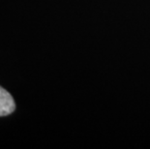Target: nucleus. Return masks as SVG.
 <instances>
[{
    "label": "nucleus",
    "instance_id": "1",
    "mask_svg": "<svg viewBox=\"0 0 150 149\" xmlns=\"http://www.w3.org/2000/svg\"><path fill=\"white\" fill-rule=\"evenodd\" d=\"M16 109V103L13 96L5 88L0 86V117L7 116Z\"/></svg>",
    "mask_w": 150,
    "mask_h": 149
}]
</instances>
